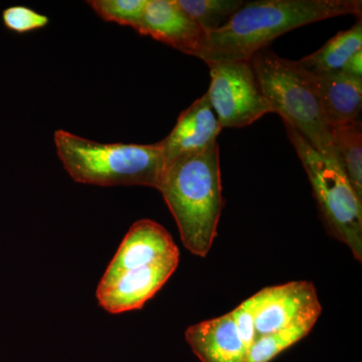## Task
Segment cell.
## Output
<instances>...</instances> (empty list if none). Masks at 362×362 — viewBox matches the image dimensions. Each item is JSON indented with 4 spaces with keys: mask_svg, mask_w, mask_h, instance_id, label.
<instances>
[{
    "mask_svg": "<svg viewBox=\"0 0 362 362\" xmlns=\"http://www.w3.org/2000/svg\"><path fill=\"white\" fill-rule=\"evenodd\" d=\"M250 63L273 113L279 114L319 153L339 164L331 128L308 74L296 61L282 58L269 47L256 52Z\"/></svg>",
    "mask_w": 362,
    "mask_h": 362,
    "instance_id": "cell-4",
    "label": "cell"
},
{
    "mask_svg": "<svg viewBox=\"0 0 362 362\" xmlns=\"http://www.w3.org/2000/svg\"><path fill=\"white\" fill-rule=\"evenodd\" d=\"M320 314H308L283 329L257 338L250 347L245 362H270L284 350L306 337L313 329Z\"/></svg>",
    "mask_w": 362,
    "mask_h": 362,
    "instance_id": "cell-16",
    "label": "cell"
},
{
    "mask_svg": "<svg viewBox=\"0 0 362 362\" xmlns=\"http://www.w3.org/2000/svg\"><path fill=\"white\" fill-rule=\"evenodd\" d=\"M342 71L350 77L362 78V51L357 52L350 58Z\"/></svg>",
    "mask_w": 362,
    "mask_h": 362,
    "instance_id": "cell-21",
    "label": "cell"
},
{
    "mask_svg": "<svg viewBox=\"0 0 362 362\" xmlns=\"http://www.w3.org/2000/svg\"><path fill=\"white\" fill-rule=\"evenodd\" d=\"M134 30L189 56H194L206 35L177 0H149Z\"/></svg>",
    "mask_w": 362,
    "mask_h": 362,
    "instance_id": "cell-11",
    "label": "cell"
},
{
    "mask_svg": "<svg viewBox=\"0 0 362 362\" xmlns=\"http://www.w3.org/2000/svg\"><path fill=\"white\" fill-rule=\"evenodd\" d=\"M307 73V71H306ZM308 74L330 128L359 120L362 108V78L343 71L313 75Z\"/></svg>",
    "mask_w": 362,
    "mask_h": 362,
    "instance_id": "cell-13",
    "label": "cell"
},
{
    "mask_svg": "<svg viewBox=\"0 0 362 362\" xmlns=\"http://www.w3.org/2000/svg\"><path fill=\"white\" fill-rule=\"evenodd\" d=\"M359 51H362L361 18L349 30L338 33L318 51L296 62L300 68L313 75L339 73Z\"/></svg>",
    "mask_w": 362,
    "mask_h": 362,
    "instance_id": "cell-14",
    "label": "cell"
},
{
    "mask_svg": "<svg viewBox=\"0 0 362 362\" xmlns=\"http://www.w3.org/2000/svg\"><path fill=\"white\" fill-rule=\"evenodd\" d=\"M333 146L345 175L362 199V124L361 120L331 128Z\"/></svg>",
    "mask_w": 362,
    "mask_h": 362,
    "instance_id": "cell-15",
    "label": "cell"
},
{
    "mask_svg": "<svg viewBox=\"0 0 362 362\" xmlns=\"http://www.w3.org/2000/svg\"><path fill=\"white\" fill-rule=\"evenodd\" d=\"M178 6L209 33L225 25L239 11L243 0H177Z\"/></svg>",
    "mask_w": 362,
    "mask_h": 362,
    "instance_id": "cell-17",
    "label": "cell"
},
{
    "mask_svg": "<svg viewBox=\"0 0 362 362\" xmlns=\"http://www.w3.org/2000/svg\"><path fill=\"white\" fill-rule=\"evenodd\" d=\"M185 340L202 362L246 361V346L230 313L189 326Z\"/></svg>",
    "mask_w": 362,
    "mask_h": 362,
    "instance_id": "cell-12",
    "label": "cell"
},
{
    "mask_svg": "<svg viewBox=\"0 0 362 362\" xmlns=\"http://www.w3.org/2000/svg\"><path fill=\"white\" fill-rule=\"evenodd\" d=\"M59 160L77 182L97 187L142 185L158 188L165 169L160 142L100 143L58 130L54 136Z\"/></svg>",
    "mask_w": 362,
    "mask_h": 362,
    "instance_id": "cell-3",
    "label": "cell"
},
{
    "mask_svg": "<svg viewBox=\"0 0 362 362\" xmlns=\"http://www.w3.org/2000/svg\"><path fill=\"white\" fill-rule=\"evenodd\" d=\"M206 94L223 128H243L273 113L250 62L209 64Z\"/></svg>",
    "mask_w": 362,
    "mask_h": 362,
    "instance_id": "cell-6",
    "label": "cell"
},
{
    "mask_svg": "<svg viewBox=\"0 0 362 362\" xmlns=\"http://www.w3.org/2000/svg\"><path fill=\"white\" fill-rule=\"evenodd\" d=\"M180 264V256L119 274L100 281L96 296L100 306L112 314L141 309L168 282Z\"/></svg>",
    "mask_w": 362,
    "mask_h": 362,
    "instance_id": "cell-7",
    "label": "cell"
},
{
    "mask_svg": "<svg viewBox=\"0 0 362 362\" xmlns=\"http://www.w3.org/2000/svg\"><path fill=\"white\" fill-rule=\"evenodd\" d=\"M286 132L306 171L317 206L328 233L349 247L362 261V199L357 195L344 171L307 141L291 126Z\"/></svg>",
    "mask_w": 362,
    "mask_h": 362,
    "instance_id": "cell-5",
    "label": "cell"
},
{
    "mask_svg": "<svg viewBox=\"0 0 362 362\" xmlns=\"http://www.w3.org/2000/svg\"><path fill=\"white\" fill-rule=\"evenodd\" d=\"M149 0H90L89 6L105 21L135 28Z\"/></svg>",
    "mask_w": 362,
    "mask_h": 362,
    "instance_id": "cell-18",
    "label": "cell"
},
{
    "mask_svg": "<svg viewBox=\"0 0 362 362\" xmlns=\"http://www.w3.org/2000/svg\"><path fill=\"white\" fill-rule=\"evenodd\" d=\"M361 0H259L245 1L225 25L206 33L194 57L206 65L250 62L274 40L301 26L337 16L361 18Z\"/></svg>",
    "mask_w": 362,
    "mask_h": 362,
    "instance_id": "cell-1",
    "label": "cell"
},
{
    "mask_svg": "<svg viewBox=\"0 0 362 362\" xmlns=\"http://www.w3.org/2000/svg\"><path fill=\"white\" fill-rule=\"evenodd\" d=\"M257 294V338L283 329L308 314L322 312L315 286L309 281L272 286Z\"/></svg>",
    "mask_w": 362,
    "mask_h": 362,
    "instance_id": "cell-8",
    "label": "cell"
},
{
    "mask_svg": "<svg viewBox=\"0 0 362 362\" xmlns=\"http://www.w3.org/2000/svg\"><path fill=\"white\" fill-rule=\"evenodd\" d=\"M258 294L252 295L246 301L240 303L237 308L230 312L233 323L247 351L256 341V310L258 306Z\"/></svg>",
    "mask_w": 362,
    "mask_h": 362,
    "instance_id": "cell-20",
    "label": "cell"
},
{
    "mask_svg": "<svg viewBox=\"0 0 362 362\" xmlns=\"http://www.w3.org/2000/svg\"><path fill=\"white\" fill-rule=\"evenodd\" d=\"M157 190L175 218L183 246L194 256L206 257L223 209L218 143L166 164Z\"/></svg>",
    "mask_w": 362,
    "mask_h": 362,
    "instance_id": "cell-2",
    "label": "cell"
},
{
    "mask_svg": "<svg viewBox=\"0 0 362 362\" xmlns=\"http://www.w3.org/2000/svg\"><path fill=\"white\" fill-rule=\"evenodd\" d=\"M2 21L7 30L18 33L40 30L49 23L47 16L23 6L7 7L2 13Z\"/></svg>",
    "mask_w": 362,
    "mask_h": 362,
    "instance_id": "cell-19",
    "label": "cell"
},
{
    "mask_svg": "<svg viewBox=\"0 0 362 362\" xmlns=\"http://www.w3.org/2000/svg\"><path fill=\"white\" fill-rule=\"evenodd\" d=\"M221 130L223 127L204 94L180 114L170 134L160 141L165 166L181 157L209 149L218 143Z\"/></svg>",
    "mask_w": 362,
    "mask_h": 362,
    "instance_id": "cell-10",
    "label": "cell"
},
{
    "mask_svg": "<svg viewBox=\"0 0 362 362\" xmlns=\"http://www.w3.org/2000/svg\"><path fill=\"white\" fill-rule=\"evenodd\" d=\"M180 256L170 233L151 220H140L131 226L101 281H109L124 272Z\"/></svg>",
    "mask_w": 362,
    "mask_h": 362,
    "instance_id": "cell-9",
    "label": "cell"
}]
</instances>
